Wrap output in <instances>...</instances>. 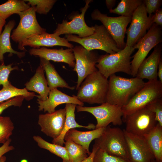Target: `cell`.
Segmentation results:
<instances>
[{
  "label": "cell",
  "mask_w": 162,
  "mask_h": 162,
  "mask_svg": "<svg viewBox=\"0 0 162 162\" xmlns=\"http://www.w3.org/2000/svg\"><path fill=\"white\" fill-rule=\"evenodd\" d=\"M92 1L86 0L84 7L81 9V14L73 16L71 18V21L68 22L64 20L61 23L58 24L53 33L58 36L64 34H76L80 38H85L92 34L95 31L94 26H88L84 18L85 13Z\"/></svg>",
  "instance_id": "obj_14"
},
{
  "label": "cell",
  "mask_w": 162,
  "mask_h": 162,
  "mask_svg": "<svg viewBox=\"0 0 162 162\" xmlns=\"http://www.w3.org/2000/svg\"><path fill=\"white\" fill-rule=\"evenodd\" d=\"M94 26V33L88 36L80 38L72 34H67L65 35L66 38L68 41L80 44L89 51L99 50L104 51L107 54H112L121 50L103 25H95Z\"/></svg>",
  "instance_id": "obj_4"
},
{
  "label": "cell",
  "mask_w": 162,
  "mask_h": 162,
  "mask_svg": "<svg viewBox=\"0 0 162 162\" xmlns=\"http://www.w3.org/2000/svg\"><path fill=\"white\" fill-rule=\"evenodd\" d=\"M40 65L45 71L48 86L50 89L58 87L66 88L73 90L75 87L70 86L58 74L54 66L49 61L40 58Z\"/></svg>",
  "instance_id": "obj_24"
},
{
  "label": "cell",
  "mask_w": 162,
  "mask_h": 162,
  "mask_svg": "<svg viewBox=\"0 0 162 162\" xmlns=\"http://www.w3.org/2000/svg\"><path fill=\"white\" fill-rule=\"evenodd\" d=\"M160 0H143L146 10L149 16L152 15L153 13H155L160 6L162 4Z\"/></svg>",
  "instance_id": "obj_38"
},
{
  "label": "cell",
  "mask_w": 162,
  "mask_h": 162,
  "mask_svg": "<svg viewBox=\"0 0 162 162\" xmlns=\"http://www.w3.org/2000/svg\"><path fill=\"white\" fill-rule=\"evenodd\" d=\"M11 139H9L0 147V158L6 153L14 150V148L12 146H10Z\"/></svg>",
  "instance_id": "obj_39"
},
{
  "label": "cell",
  "mask_w": 162,
  "mask_h": 162,
  "mask_svg": "<svg viewBox=\"0 0 162 162\" xmlns=\"http://www.w3.org/2000/svg\"><path fill=\"white\" fill-rule=\"evenodd\" d=\"M33 138L40 148L47 150L61 158L62 160V162H70L68 155L65 147L49 142L39 136H34Z\"/></svg>",
  "instance_id": "obj_29"
},
{
  "label": "cell",
  "mask_w": 162,
  "mask_h": 162,
  "mask_svg": "<svg viewBox=\"0 0 162 162\" xmlns=\"http://www.w3.org/2000/svg\"><path fill=\"white\" fill-rule=\"evenodd\" d=\"M157 76L159 79V80L162 82V61L161 58L160 61L158 65Z\"/></svg>",
  "instance_id": "obj_42"
},
{
  "label": "cell",
  "mask_w": 162,
  "mask_h": 162,
  "mask_svg": "<svg viewBox=\"0 0 162 162\" xmlns=\"http://www.w3.org/2000/svg\"><path fill=\"white\" fill-rule=\"evenodd\" d=\"M105 128L94 129L92 130L82 131L73 128L68 130L65 134L64 141L70 140L82 146L88 155L91 152L89 151V145L92 141L99 137Z\"/></svg>",
  "instance_id": "obj_21"
},
{
  "label": "cell",
  "mask_w": 162,
  "mask_h": 162,
  "mask_svg": "<svg viewBox=\"0 0 162 162\" xmlns=\"http://www.w3.org/2000/svg\"><path fill=\"white\" fill-rule=\"evenodd\" d=\"M25 99L22 96H19L0 103V115L5 110L12 106L20 107Z\"/></svg>",
  "instance_id": "obj_37"
},
{
  "label": "cell",
  "mask_w": 162,
  "mask_h": 162,
  "mask_svg": "<svg viewBox=\"0 0 162 162\" xmlns=\"http://www.w3.org/2000/svg\"><path fill=\"white\" fill-rule=\"evenodd\" d=\"M6 20L0 17V35L2 33V30L3 26L5 25Z\"/></svg>",
  "instance_id": "obj_44"
},
{
  "label": "cell",
  "mask_w": 162,
  "mask_h": 162,
  "mask_svg": "<svg viewBox=\"0 0 162 162\" xmlns=\"http://www.w3.org/2000/svg\"><path fill=\"white\" fill-rule=\"evenodd\" d=\"M142 2L141 0H121L116 8L109 10V11L110 13L121 16L132 17Z\"/></svg>",
  "instance_id": "obj_30"
},
{
  "label": "cell",
  "mask_w": 162,
  "mask_h": 162,
  "mask_svg": "<svg viewBox=\"0 0 162 162\" xmlns=\"http://www.w3.org/2000/svg\"><path fill=\"white\" fill-rule=\"evenodd\" d=\"M147 106L154 113L156 121L162 126V98L154 101Z\"/></svg>",
  "instance_id": "obj_36"
},
{
  "label": "cell",
  "mask_w": 162,
  "mask_h": 162,
  "mask_svg": "<svg viewBox=\"0 0 162 162\" xmlns=\"http://www.w3.org/2000/svg\"><path fill=\"white\" fill-rule=\"evenodd\" d=\"M157 162H162V126L158 123L144 136Z\"/></svg>",
  "instance_id": "obj_26"
},
{
  "label": "cell",
  "mask_w": 162,
  "mask_h": 162,
  "mask_svg": "<svg viewBox=\"0 0 162 162\" xmlns=\"http://www.w3.org/2000/svg\"><path fill=\"white\" fill-rule=\"evenodd\" d=\"M36 11L33 7L18 13L20 18L19 23L13 31L11 36L12 40L20 45L24 41L37 34L46 33L37 20Z\"/></svg>",
  "instance_id": "obj_9"
},
{
  "label": "cell",
  "mask_w": 162,
  "mask_h": 162,
  "mask_svg": "<svg viewBox=\"0 0 162 162\" xmlns=\"http://www.w3.org/2000/svg\"><path fill=\"white\" fill-rule=\"evenodd\" d=\"M75 104L68 103L66 104L65 120L63 130L60 135L57 138L53 139L52 143L63 146L64 141V138L67 132L70 130L76 128H84L87 129H95V125L90 123L87 126H83L78 124L75 120V112L76 106Z\"/></svg>",
  "instance_id": "obj_23"
},
{
  "label": "cell",
  "mask_w": 162,
  "mask_h": 162,
  "mask_svg": "<svg viewBox=\"0 0 162 162\" xmlns=\"http://www.w3.org/2000/svg\"><path fill=\"white\" fill-rule=\"evenodd\" d=\"M135 50L133 46H125L119 52L99 57L95 65L98 71L106 78L117 72L131 75V55Z\"/></svg>",
  "instance_id": "obj_3"
},
{
  "label": "cell",
  "mask_w": 162,
  "mask_h": 162,
  "mask_svg": "<svg viewBox=\"0 0 162 162\" xmlns=\"http://www.w3.org/2000/svg\"><path fill=\"white\" fill-rule=\"evenodd\" d=\"M73 49L75 61L73 70L78 76L76 88L77 90L88 75L98 70L95 65L99 57L95 52L89 51L82 46H76Z\"/></svg>",
  "instance_id": "obj_13"
},
{
  "label": "cell",
  "mask_w": 162,
  "mask_h": 162,
  "mask_svg": "<svg viewBox=\"0 0 162 162\" xmlns=\"http://www.w3.org/2000/svg\"><path fill=\"white\" fill-rule=\"evenodd\" d=\"M153 15L148 16L143 1L134 13L130 24L126 31L125 46H133L146 33L154 23Z\"/></svg>",
  "instance_id": "obj_12"
},
{
  "label": "cell",
  "mask_w": 162,
  "mask_h": 162,
  "mask_svg": "<svg viewBox=\"0 0 162 162\" xmlns=\"http://www.w3.org/2000/svg\"><path fill=\"white\" fill-rule=\"evenodd\" d=\"M162 82L158 79L145 82L125 105L122 107L123 118L162 98Z\"/></svg>",
  "instance_id": "obj_5"
},
{
  "label": "cell",
  "mask_w": 162,
  "mask_h": 162,
  "mask_svg": "<svg viewBox=\"0 0 162 162\" xmlns=\"http://www.w3.org/2000/svg\"><path fill=\"white\" fill-rule=\"evenodd\" d=\"M27 4L33 7L36 12L40 14H47L52 9L56 0H24Z\"/></svg>",
  "instance_id": "obj_33"
},
{
  "label": "cell",
  "mask_w": 162,
  "mask_h": 162,
  "mask_svg": "<svg viewBox=\"0 0 162 162\" xmlns=\"http://www.w3.org/2000/svg\"><path fill=\"white\" fill-rule=\"evenodd\" d=\"M98 149V147L94 144L93 146L92 152L86 158L81 162H93V158L94 154Z\"/></svg>",
  "instance_id": "obj_41"
},
{
  "label": "cell",
  "mask_w": 162,
  "mask_h": 162,
  "mask_svg": "<svg viewBox=\"0 0 162 162\" xmlns=\"http://www.w3.org/2000/svg\"><path fill=\"white\" fill-rule=\"evenodd\" d=\"M108 79L98 70L88 75L78 89V99L90 104L106 102L108 88Z\"/></svg>",
  "instance_id": "obj_2"
},
{
  "label": "cell",
  "mask_w": 162,
  "mask_h": 162,
  "mask_svg": "<svg viewBox=\"0 0 162 162\" xmlns=\"http://www.w3.org/2000/svg\"><path fill=\"white\" fill-rule=\"evenodd\" d=\"M12 64L7 65L4 63L0 64V86H4L9 84L10 82L8 80L9 75L12 71L18 69L17 66L12 67Z\"/></svg>",
  "instance_id": "obj_35"
},
{
  "label": "cell",
  "mask_w": 162,
  "mask_h": 162,
  "mask_svg": "<svg viewBox=\"0 0 162 162\" xmlns=\"http://www.w3.org/2000/svg\"><path fill=\"white\" fill-rule=\"evenodd\" d=\"M126 123L125 130L138 136H144L156 125L154 112L147 106L122 118Z\"/></svg>",
  "instance_id": "obj_11"
},
{
  "label": "cell",
  "mask_w": 162,
  "mask_h": 162,
  "mask_svg": "<svg viewBox=\"0 0 162 162\" xmlns=\"http://www.w3.org/2000/svg\"><path fill=\"white\" fill-rule=\"evenodd\" d=\"M108 81L106 102L121 107L128 102L145 83L136 77L126 78L115 74L109 77Z\"/></svg>",
  "instance_id": "obj_1"
},
{
  "label": "cell",
  "mask_w": 162,
  "mask_h": 162,
  "mask_svg": "<svg viewBox=\"0 0 162 162\" xmlns=\"http://www.w3.org/2000/svg\"><path fill=\"white\" fill-rule=\"evenodd\" d=\"M116 2L115 0H106L105 3L106 5L108 8L109 10L112 9V8L114 6Z\"/></svg>",
  "instance_id": "obj_43"
},
{
  "label": "cell",
  "mask_w": 162,
  "mask_h": 162,
  "mask_svg": "<svg viewBox=\"0 0 162 162\" xmlns=\"http://www.w3.org/2000/svg\"><path fill=\"white\" fill-rule=\"evenodd\" d=\"M19 96H24L25 99L28 100L37 96L34 93L29 92L26 88H18L10 83L6 86H3L0 90V103Z\"/></svg>",
  "instance_id": "obj_28"
},
{
  "label": "cell",
  "mask_w": 162,
  "mask_h": 162,
  "mask_svg": "<svg viewBox=\"0 0 162 162\" xmlns=\"http://www.w3.org/2000/svg\"><path fill=\"white\" fill-rule=\"evenodd\" d=\"M161 46L158 45L154 47L151 55L146 58L138 68L135 77L148 81L157 79V71L161 59Z\"/></svg>",
  "instance_id": "obj_20"
},
{
  "label": "cell",
  "mask_w": 162,
  "mask_h": 162,
  "mask_svg": "<svg viewBox=\"0 0 162 162\" xmlns=\"http://www.w3.org/2000/svg\"><path fill=\"white\" fill-rule=\"evenodd\" d=\"M6 160V157L3 155L0 158V162H5Z\"/></svg>",
  "instance_id": "obj_45"
},
{
  "label": "cell",
  "mask_w": 162,
  "mask_h": 162,
  "mask_svg": "<svg viewBox=\"0 0 162 162\" xmlns=\"http://www.w3.org/2000/svg\"><path fill=\"white\" fill-rule=\"evenodd\" d=\"M14 129V124L9 117L0 116V144H4L10 138Z\"/></svg>",
  "instance_id": "obj_32"
},
{
  "label": "cell",
  "mask_w": 162,
  "mask_h": 162,
  "mask_svg": "<svg viewBox=\"0 0 162 162\" xmlns=\"http://www.w3.org/2000/svg\"><path fill=\"white\" fill-rule=\"evenodd\" d=\"M65 115V108L55 110L51 113L39 115L38 124L41 131L53 139L57 138L64 128Z\"/></svg>",
  "instance_id": "obj_16"
},
{
  "label": "cell",
  "mask_w": 162,
  "mask_h": 162,
  "mask_svg": "<svg viewBox=\"0 0 162 162\" xmlns=\"http://www.w3.org/2000/svg\"><path fill=\"white\" fill-rule=\"evenodd\" d=\"M123 130L130 162H152L155 159L144 136L135 135Z\"/></svg>",
  "instance_id": "obj_15"
},
{
  "label": "cell",
  "mask_w": 162,
  "mask_h": 162,
  "mask_svg": "<svg viewBox=\"0 0 162 162\" xmlns=\"http://www.w3.org/2000/svg\"><path fill=\"white\" fill-rule=\"evenodd\" d=\"M59 46L68 48H73V45L70 43L66 38H61L54 33H46L32 36L24 41L18 46V49L25 50V46H28L32 48H38L41 47H52Z\"/></svg>",
  "instance_id": "obj_17"
},
{
  "label": "cell",
  "mask_w": 162,
  "mask_h": 162,
  "mask_svg": "<svg viewBox=\"0 0 162 162\" xmlns=\"http://www.w3.org/2000/svg\"><path fill=\"white\" fill-rule=\"evenodd\" d=\"M30 55L38 56L48 61L62 62L68 64L69 67L74 68L75 61L73 48L64 49H50L46 47L38 48H32L29 50Z\"/></svg>",
  "instance_id": "obj_18"
},
{
  "label": "cell",
  "mask_w": 162,
  "mask_h": 162,
  "mask_svg": "<svg viewBox=\"0 0 162 162\" xmlns=\"http://www.w3.org/2000/svg\"><path fill=\"white\" fill-rule=\"evenodd\" d=\"M64 143L67 150L70 162H81L88 156L85 148L81 146L70 140Z\"/></svg>",
  "instance_id": "obj_31"
},
{
  "label": "cell",
  "mask_w": 162,
  "mask_h": 162,
  "mask_svg": "<svg viewBox=\"0 0 162 162\" xmlns=\"http://www.w3.org/2000/svg\"><path fill=\"white\" fill-rule=\"evenodd\" d=\"M153 23L161 27L162 26V9H159L153 15Z\"/></svg>",
  "instance_id": "obj_40"
},
{
  "label": "cell",
  "mask_w": 162,
  "mask_h": 162,
  "mask_svg": "<svg viewBox=\"0 0 162 162\" xmlns=\"http://www.w3.org/2000/svg\"><path fill=\"white\" fill-rule=\"evenodd\" d=\"M162 41V30L160 26L154 23L148 32L133 46L137 51L132 57L131 75L136 77L138 68L150 51Z\"/></svg>",
  "instance_id": "obj_7"
},
{
  "label": "cell",
  "mask_w": 162,
  "mask_h": 162,
  "mask_svg": "<svg viewBox=\"0 0 162 162\" xmlns=\"http://www.w3.org/2000/svg\"><path fill=\"white\" fill-rule=\"evenodd\" d=\"M26 88L28 91L36 92L39 94L38 99L45 100L48 97L50 90L44 75V70L40 65L34 75L25 84Z\"/></svg>",
  "instance_id": "obj_22"
},
{
  "label": "cell",
  "mask_w": 162,
  "mask_h": 162,
  "mask_svg": "<svg viewBox=\"0 0 162 162\" xmlns=\"http://www.w3.org/2000/svg\"><path fill=\"white\" fill-rule=\"evenodd\" d=\"M76 108L77 112H88L95 117L97 121L95 129L106 128L111 123L115 126L122 124L123 113L121 106L105 102L95 106L77 105Z\"/></svg>",
  "instance_id": "obj_8"
},
{
  "label": "cell",
  "mask_w": 162,
  "mask_h": 162,
  "mask_svg": "<svg viewBox=\"0 0 162 162\" xmlns=\"http://www.w3.org/2000/svg\"><path fill=\"white\" fill-rule=\"evenodd\" d=\"M152 162H157L155 160V159H154L152 161Z\"/></svg>",
  "instance_id": "obj_47"
},
{
  "label": "cell",
  "mask_w": 162,
  "mask_h": 162,
  "mask_svg": "<svg viewBox=\"0 0 162 162\" xmlns=\"http://www.w3.org/2000/svg\"><path fill=\"white\" fill-rule=\"evenodd\" d=\"M16 24L14 20H10L5 25L4 31L0 35V63H4V55L9 53L11 56L13 54L16 55L19 58L25 56V52H19L12 48L10 41V33Z\"/></svg>",
  "instance_id": "obj_25"
},
{
  "label": "cell",
  "mask_w": 162,
  "mask_h": 162,
  "mask_svg": "<svg viewBox=\"0 0 162 162\" xmlns=\"http://www.w3.org/2000/svg\"><path fill=\"white\" fill-rule=\"evenodd\" d=\"M94 144L107 153L128 159V155L124 130L108 126L98 138L94 140Z\"/></svg>",
  "instance_id": "obj_6"
},
{
  "label": "cell",
  "mask_w": 162,
  "mask_h": 162,
  "mask_svg": "<svg viewBox=\"0 0 162 162\" xmlns=\"http://www.w3.org/2000/svg\"><path fill=\"white\" fill-rule=\"evenodd\" d=\"M93 162H130L128 159L110 154L98 148L94 154Z\"/></svg>",
  "instance_id": "obj_34"
},
{
  "label": "cell",
  "mask_w": 162,
  "mask_h": 162,
  "mask_svg": "<svg viewBox=\"0 0 162 162\" xmlns=\"http://www.w3.org/2000/svg\"><path fill=\"white\" fill-rule=\"evenodd\" d=\"M92 19L100 21L121 50L125 46L124 41L127 27L131 21L132 17L120 16H109L102 13L98 9L94 10L91 14Z\"/></svg>",
  "instance_id": "obj_10"
},
{
  "label": "cell",
  "mask_w": 162,
  "mask_h": 162,
  "mask_svg": "<svg viewBox=\"0 0 162 162\" xmlns=\"http://www.w3.org/2000/svg\"><path fill=\"white\" fill-rule=\"evenodd\" d=\"M38 104V110L51 113L55 111L56 108L63 104L71 103L81 106L84 104L79 100L76 95L70 96L57 89L53 88L50 89L48 97L45 100L37 99Z\"/></svg>",
  "instance_id": "obj_19"
},
{
  "label": "cell",
  "mask_w": 162,
  "mask_h": 162,
  "mask_svg": "<svg viewBox=\"0 0 162 162\" xmlns=\"http://www.w3.org/2000/svg\"><path fill=\"white\" fill-rule=\"evenodd\" d=\"M23 0H8L0 5V17L6 20L12 15L25 11L31 6Z\"/></svg>",
  "instance_id": "obj_27"
},
{
  "label": "cell",
  "mask_w": 162,
  "mask_h": 162,
  "mask_svg": "<svg viewBox=\"0 0 162 162\" xmlns=\"http://www.w3.org/2000/svg\"><path fill=\"white\" fill-rule=\"evenodd\" d=\"M20 162H28V161L26 159H22L21 160Z\"/></svg>",
  "instance_id": "obj_46"
}]
</instances>
